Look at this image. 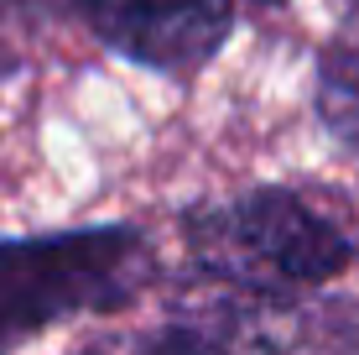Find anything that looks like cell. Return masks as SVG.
I'll list each match as a JSON object with an SVG mask.
<instances>
[{"mask_svg": "<svg viewBox=\"0 0 359 355\" xmlns=\"http://www.w3.org/2000/svg\"><path fill=\"white\" fill-rule=\"evenodd\" d=\"M182 262L203 288L234 298L318 292L359 262V230L302 183H255L177 214Z\"/></svg>", "mask_w": 359, "mask_h": 355, "instance_id": "cell-1", "label": "cell"}, {"mask_svg": "<svg viewBox=\"0 0 359 355\" xmlns=\"http://www.w3.org/2000/svg\"><path fill=\"white\" fill-rule=\"evenodd\" d=\"M162 288V251L130 219L0 240V355L68 319H115Z\"/></svg>", "mask_w": 359, "mask_h": 355, "instance_id": "cell-2", "label": "cell"}, {"mask_svg": "<svg viewBox=\"0 0 359 355\" xmlns=\"http://www.w3.org/2000/svg\"><path fill=\"white\" fill-rule=\"evenodd\" d=\"M68 11L104 53L162 79H198L240 27V0H68Z\"/></svg>", "mask_w": 359, "mask_h": 355, "instance_id": "cell-3", "label": "cell"}, {"mask_svg": "<svg viewBox=\"0 0 359 355\" xmlns=\"http://www.w3.org/2000/svg\"><path fill=\"white\" fill-rule=\"evenodd\" d=\"M245 355H359V298L349 292H297V298H234Z\"/></svg>", "mask_w": 359, "mask_h": 355, "instance_id": "cell-4", "label": "cell"}, {"mask_svg": "<svg viewBox=\"0 0 359 355\" xmlns=\"http://www.w3.org/2000/svg\"><path fill=\"white\" fill-rule=\"evenodd\" d=\"M68 355H245L240 319L229 292L203 288L198 303L162 314V319H120L79 340Z\"/></svg>", "mask_w": 359, "mask_h": 355, "instance_id": "cell-5", "label": "cell"}, {"mask_svg": "<svg viewBox=\"0 0 359 355\" xmlns=\"http://www.w3.org/2000/svg\"><path fill=\"white\" fill-rule=\"evenodd\" d=\"M313 115L344 162L359 167V0L344 6L313 58Z\"/></svg>", "mask_w": 359, "mask_h": 355, "instance_id": "cell-6", "label": "cell"}, {"mask_svg": "<svg viewBox=\"0 0 359 355\" xmlns=\"http://www.w3.org/2000/svg\"><path fill=\"white\" fill-rule=\"evenodd\" d=\"M245 6H255V11H281V6H292V0H245Z\"/></svg>", "mask_w": 359, "mask_h": 355, "instance_id": "cell-7", "label": "cell"}, {"mask_svg": "<svg viewBox=\"0 0 359 355\" xmlns=\"http://www.w3.org/2000/svg\"><path fill=\"white\" fill-rule=\"evenodd\" d=\"M344 6H354V0H344Z\"/></svg>", "mask_w": 359, "mask_h": 355, "instance_id": "cell-8", "label": "cell"}]
</instances>
